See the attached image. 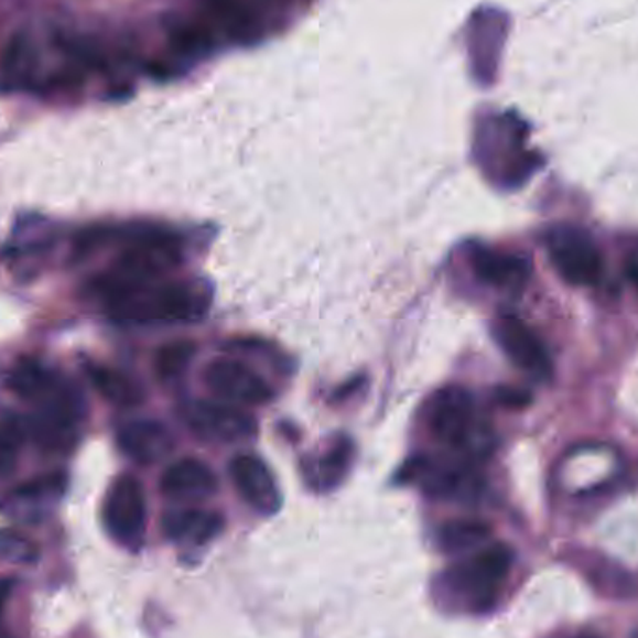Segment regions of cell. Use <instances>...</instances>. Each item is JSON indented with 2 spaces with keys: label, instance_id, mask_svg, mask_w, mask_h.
Here are the masks:
<instances>
[{
  "label": "cell",
  "instance_id": "6da1fadb",
  "mask_svg": "<svg viewBox=\"0 0 638 638\" xmlns=\"http://www.w3.org/2000/svg\"><path fill=\"white\" fill-rule=\"evenodd\" d=\"M105 304L110 317L126 325H182L206 314L209 292L198 282H155Z\"/></svg>",
  "mask_w": 638,
  "mask_h": 638
},
{
  "label": "cell",
  "instance_id": "7a4b0ae2",
  "mask_svg": "<svg viewBox=\"0 0 638 638\" xmlns=\"http://www.w3.org/2000/svg\"><path fill=\"white\" fill-rule=\"evenodd\" d=\"M180 262L182 250L172 236L155 230L137 231L112 268L94 282V292L109 303L123 293L155 284Z\"/></svg>",
  "mask_w": 638,
  "mask_h": 638
},
{
  "label": "cell",
  "instance_id": "3957f363",
  "mask_svg": "<svg viewBox=\"0 0 638 638\" xmlns=\"http://www.w3.org/2000/svg\"><path fill=\"white\" fill-rule=\"evenodd\" d=\"M513 551L495 543L468 556L441 575V594L465 603L473 610H484L499 594L500 584L510 575Z\"/></svg>",
  "mask_w": 638,
  "mask_h": 638
},
{
  "label": "cell",
  "instance_id": "277c9868",
  "mask_svg": "<svg viewBox=\"0 0 638 638\" xmlns=\"http://www.w3.org/2000/svg\"><path fill=\"white\" fill-rule=\"evenodd\" d=\"M549 258L560 277L573 286H590L602 277L603 260L588 231L575 225H556L545 236Z\"/></svg>",
  "mask_w": 638,
  "mask_h": 638
},
{
  "label": "cell",
  "instance_id": "5b68a950",
  "mask_svg": "<svg viewBox=\"0 0 638 638\" xmlns=\"http://www.w3.org/2000/svg\"><path fill=\"white\" fill-rule=\"evenodd\" d=\"M105 527L120 545L139 548L147 532V497L134 476L123 475L110 486L104 506Z\"/></svg>",
  "mask_w": 638,
  "mask_h": 638
},
{
  "label": "cell",
  "instance_id": "8992f818",
  "mask_svg": "<svg viewBox=\"0 0 638 638\" xmlns=\"http://www.w3.org/2000/svg\"><path fill=\"white\" fill-rule=\"evenodd\" d=\"M183 420L196 437L217 443H244L258 433L252 414L217 401H188L183 408Z\"/></svg>",
  "mask_w": 638,
  "mask_h": 638
},
{
  "label": "cell",
  "instance_id": "52a82bcc",
  "mask_svg": "<svg viewBox=\"0 0 638 638\" xmlns=\"http://www.w3.org/2000/svg\"><path fill=\"white\" fill-rule=\"evenodd\" d=\"M475 405L467 390L457 385L439 390L428 408V430L433 439L451 448H463L471 441Z\"/></svg>",
  "mask_w": 638,
  "mask_h": 638
},
{
  "label": "cell",
  "instance_id": "ba28073f",
  "mask_svg": "<svg viewBox=\"0 0 638 638\" xmlns=\"http://www.w3.org/2000/svg\"><path fill=\"white\" fill-rule=\"evenodd\" d=\"M493 338L506 357L521 370L545 381L553 376V363L534 331L513 314H502L493 323Z\"/></svg>",
  "mask_w": 638,
  "mask_h": 638
},
{
  "label": "cell",
  "instance_id": "9c48e42d",
  "mask_svg": "<svg viewBox=\"0 0 638 638\" xmlns=\"http://www.w3.org/2000/svg\"><path fill=\"white\" fill-rule=\"evenodd\" d=\"M288 0H209L213 23L238 42H255Z\"/></svg>",
  "mask_w": 638,
  "mask_h": 638
},
{
  "label": "cell",
  "instance_id": "30bf717a",
  "mask_svg": "<svg viewBox=\"0 0 638 638\" xmlns=\"http://www.w3.org/2000/svg\"><path fill=\"white\" fill-rule=\"evenodd\" d=\"M204 383L213 394L241 405H262L273 398L262 377L239 360H212L204 370Z\"/></svg>",
  "mask_w": 638,
  "mask_h": 638
},
{
  "label": "cell",
  "instance_id": "8fae6325",
  "mask_svg": "<svg viewBox=\"0 0 638 638\" xmlns=\"http://www.w3.org/2000/svg\"><path fill=\"white\" fill-rule=\"evenodd\" d=\"M230 478L239 497L263 516H271L280 508V491L273 475L260 457L241 454L230 462Z\"/></svg>",
  "mask_w": 638,
  "mask_h": 638
},
{
  "label": "cell",
  "instance_id": "7c38bea8",
  "mask_svg": "<svg viewBox=\"0 0 638 638\" xmlns=\"http://www.w3.org/2000/svg\"><path fill=\"white\" fill-rule=\"evenodd\" d=\"M468 262L482 282L499 290H519L527 284L532 273L529 258L487 247L471 250Z\"/></svg>",
  "mask_w": 638,
  "mask_h": 638
},
{
  "label": "cell",
  "instance_id": "4fadbf2b",
  "mask_svg": "<svg viewBox=\"0 0 638 638\" xmlns=\"http://www.w3.org/2000/svg\"><path fill=\"white\" fill-rule=\"evenodd\" d=\"M79 419L80 413L67 409H40V413L26 420L23 430L40 451L66 454L77 441Z\"/></svg>",
  "mask_w": 638,
  "mask_h": 638
},
{
  "label": "cell",
  "instance_id": "5bb4252c",
  "mask_svg": "<svg viewBox=\"0 0 638 638\" xmlns=\"http://www.w3.org/2000/svg\"><path fill=\"white\" fill-rule=\"evenodd\" d=\"M217 487V476L209 465L195 457L172 463L161 476V491L176 500L207 499Z\"/></svg>",
  "mask_w": 638,
  "mask_h": 638
},
{
  "label": "cell",
  "instance_id": "9a60e30c",
  "mask_svg": "<svg viewBox=\"0 0 638 638\" xmlns=\"http://www.w3.org/2000/svg\"><path fill=\"white\" fill-rule=\"evenodd\" d=\"M118 444L126 456L137 463H155L174 448L172 435L155 420H133L118 433Z\"/></svg>",
  "mask_w": 638,
  "mask_h": 638
},
{
  "label": "cell",
  "instance_id": "2e32d148",
  "mask_svg": "<svg viewBox=\"0 0 638 638\" xmlns=\"http://www.w3.org/2000/svg\"><path fill=\"white\" fill-rule=\"evenodd\" d=\"M225 519L215 511L185 508V510L169 511L163 517V532L169 540L180 543L204 545L220 534Z\"/></svg>",
  "mask_w": 638,
  "mask_h": 638
},
{
  "label": "cell",
  "instance_id": "e0dca14e",
  "mask_svg": "<svg viewBox=\"0 0 638 638\" xmlns=\"http://www.w3.org/2000/svg\"><path fill=\"white\" fill-rule=\"evenodd\" d=\"M36 64V50L31 37L25 34L13 36L0 55V88L4 90L25 88L34 77Z\"/></svg>",
  "mask_w": 638,
  "mask_h": 638
},
{
  "label": "cell",
  "instance_id": "ac0fdd59",
  "mask_svg": "<svg viewBox=\"0 0 638 638\" xmlns=\"http://www.w3.org/2000/svg\"><path fill=\"white\" fill-rule=\"evenodd\" d=\"M58 383L61 379L34 359L21 360L10 377V387L13 392L19 398L34 401V403H42Z\"/></svg>",
  "mask_w": 638,
  "mask_h": 638
},
{
  "label": "cell",
  "instance_id": "d6986e66",
  "mask_svg": "<svg viewBox=\"0 0 638 638\" xmlns=\"http://www.w3.org/2000/svg\"><path fill=\"white\" fill-rule=\"evenodd\" d=\"M478 18H480V25L475 26V42L478 43V47L473 56L476 61V74L482 75V79L489 80V75L495 72L500 45L505 40V23H502V15L497 12H487Z\"/></svg>",
  "mask_w": 638,
  "mask_h": 638
},
{
  "label": "cell",
  "instance_id": "ffe728a7",
  "mask_svg": "<svg viewBox=\"0 0 638 638\" xmlns=\"http://www.w3.org/2000/svg\"><path fill=\"white\" fill-rule=\"evenodd\" d=\"M90 379L99 394L118 408H134L142 401V390L139 389V385L115 368L94 366L90 368Z\"/></svg>",
  "mask_w": 638,
  "mask_h": 638
},
{
  "label": "cell",
  "instance_id": "44dd1931",
  "mask_svg": "<svg viewBox=\"0 0 638 638\" xmlns=\"http://www.w3.org/2000/svg\"><path fill=\"white\" fill-rule=\"evenodd\" d=\"M491 536V529L476 519H454L437 532L439 548L444 553H465L478 548Z\"/></svg>",
  "mask_w": 638,
  "mask_h": 638
},
{
  "label": "cell",
  "instance_id": "7402d4cb",
  "mask_svg": "<svg viewBox=\"0 0 638 638\" xmlns=\"http://www.w3.org/2000/svg\"><path fill=\"white\" fill-rule=\"evenodd\" d=\"M347 459H349L347 444H336L333 451H328L327 454L316 457L314 462L306 465L304 468L306 480L320 491L335 487L342 480V476L346 475Z\"/></svg>",
  "mask_w": 638,
  "mask_h": 638
},
{
  "label": "cell",
  "instance_id": "603a6c76",
  "mask_svg": "<svg viewBox=\"0 0 638 638\" xmlns=\"http://www.w3.org/2000/svg\"><path fill=\"white\" fill-rule=\"evenodd\" d=\"M213 34L207 23L185 21L174 26L171 34V45L180 56H196L206 53L212 47Z\"/></svg>",
  "mask_w": 638,
  "mask_h": 638
},
{
  "label": "cell",
  "instance_id": "cb8c5ba5",
  "mask_svg": "<svg viewBox=\"0 0 638 638\" xmlns=\"http://www.w3.org/2000/svg\"><path fill=\"white\" fill-rule=\"evenodd\" d=\"M195 355L193 342L180 340L161 347L155 357V371L161 379H174L187 370L188 363Z\"/></svg>",
  "mask_w": 638,
  "mask_h": 638
},
{
  "label": "cell",
  "instance_id": "d4e9b609",
  "mask_svg": "<svg viewBox=\"0 0 638 638\" xmlns=\"http://www.w3.org/2000/svg\"><path fill=\"white\" fill-rule=\"evenodd\" d=\"M25 437L23 424L0 422V476L12 475L18 467L19 448Z\"/></svg>",
  "mask_w": 638,
  "mask_h": 638
},
{
  "label": "cell",
  "instance_id": "484cf974",
  "mask_svg": "<svg viewBox=\"0 0 638 638\" xmlns=\"http://www.w3.org/2000/svg\"><path fill=\"white\" fill-rule=\"evenodd\" d=\"M34 556H36V548L32 545V541L13 530H0V560L2 562L21 564V562H31Z\"/></svg>",
  "mask_w": 638,
  "mask_h": 638
},
{
  "label": "cell",
  "instance_id": "4316f807",
  "mask_svg": "<svg viewBox=\"0 0 638 638\" xmlns=\"http://www.w3.org/2000/svg\"><path fill=\"white\" fill-rule=\"evenodd\" d=\"M627 279L631 280L632 284L638 288V244L632 245L626 260Z\"/></svg>",
  "mask_w": 638,
  "mask_h": 638
},
{
  "label": "cell",
  "instance_id": "83f0119b",
  "mask_svg": "<svg viewBox=\"0 0 638 638\" xmlns=\"http://www.w3.org/2000/svg\"><path fill=\"white\" fill-rule=\"evenodd\" d=\"M525 394H527V392H521V390L506 389L502 390L500 400L505 401V403H508V405H523V403L529 401V398H527Z\"/></svg>",
  "mask_w": 638,
  "mask_h": 638
},
{
  "label": "cell",
  "instance_id": "f1b7e54d",
  "mask_svg": "<svg viewBox=\"0 0 638 638\" xmlns=\"http://www.w3.org/2000/svg\"><path fill=\"white\" fill-rule=\"evenodd\" d=\"M13 584H15L13 578H0V613H2V608L12 596Z\"/></svg>",
  "mask_w": 638,
  "mask_h": 638
},
{
  "label": "cell",
  "instance_id": "f546056e",
  "mask_svg": "<svg viewBox=\"0 0 638 638\" xmlns=\"http://www.w3.org/2000/svg\"><path fill=\"white\" fill-rule=\"evenodd\" d=\"M0 638H12L10 635H7L4 631H0Z\"/></svg>",
  "mask_w": 638,
  "mask_h": 638
},
{
  "label": "cell",
  "instance_id": "4dcf8cb0",
  "mask_svg": "<svg viewBox=\"0 0 638 638\" xmlns=\"http://www.w3.org/2000/svg\"><path fill=\"white\" fill-rule=\"evenodd\" d=\"M575 638H592V637H575Z\"/></svg>",
  "mask_w": 638,
  "mask_h": 638
}]
</instances>
